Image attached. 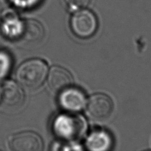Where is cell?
Wrapping results in <instances>:
<instances>
[{"instance_id": "obj_6", "label": "cell", "mask_w": 151, "mask_h": 151, "mask_svg": "<svg viewBox=\"0 0 151 151\" xmlns=\"http://www.w3.org/2000/svg\"><path fill=\"white\" fill-rule=\"evenodd\" d=\"M113 111V103L104 94L92 96L87 104L86 114L93 121L101 122L107 120Z\"/></svg>"}, {"instance_id": "obj_10", "label": "cell", "mask_w": 151, "mask_h": 151, "mask_svg": "<svg viewBox=\"0 0 151 151\" xmlns=\"http://www.w3.org/2000/svg\"><path fill=\"white\" fill-rule=\"evenodd\" d=\"M86 145L91 150H106L111 145L110 136L104 131H96L88 137Z\"/></svg>"}, {"instance_id": "obj_3", "label": "cell", "mask_w": 151, "mask_h": 151, "mask_svg": "<svg viewBox=\"0 0 151 151\" xmlns=\"http://www.w3.org/2000/svg\"><path fill=\"white\" fill-rule=\"evenodd\" d=\"M24 102L21 88L14 82L6 81L0 85V108L8 113L19 110Z\"/></svg>"}, {"instance_id": "obj_13", "label": "cell", "mask_w": 151, "mask_h": 151, "mask_svg": "<svg viewBox=\"0 0 151 151\" xmlns=\"http://www.w3.org/2000/svg\"><path fill=\"white\" fill-rule=\"evenodd\" d=\"M17 4L22 6H28L30 5L32 2H34L33 0H14Z\"/></svg>"}, {"instance_id": "obj_5", "label": "cell", "mask_w": 151, "mask_h": 151, "mask_svg": "<svg viewBox=\"0 0 151 151\" xmlns=\"http://www.w3.org/2000/svg\"><path fill=\"white\" fill-rule=\"evenodd\" d=\"M71 28L73 33L81 38L91 37L97 28V21L94 14L88 10L78 11L72 17Z\"/></svg>"}, {"instance_id": "obj_4", "label": "cell", "mask_w": 151, "mask_h": 151, "mask_svg": "<svg viewBox=\"0 0 151 151\" xmlns=\"http://www.w3.org/2000/svg\"><path fill=\"white\" fill-rule=\"evenodd\" d=\"M84 122L78 116L62 114L54 120L53 129L59 137L65 140H74L79 137L84 129Z\"/></svg>"}, {"instance_id": "obj_1", "label": "cell", "mask_w": 151, "mask_h": 151, "mask_svg": "<svg viewBox=\"0 0 151 151\" xmlns=\"http://www.w3.org/2000/svg\"><path fill=\"white\" fill-rule=\"evenodd\" d=\"M47 73V66L42 60L33 59L22 63L17 71L19 84L29 90L38 88L43 83Z\"/></svg>"}, {"instance_id": "obj_9", "label": "cell", "mask_w": 151, "mask_h": 151, "mask_svg": "<svg viewBox=\"0 0 151 151\" xmlns=\"http://www.w3.org/2000/svg\"><path fill=\"white\" fill-rule=\"evenodd\" d=\"M72 83L70 74L65 69L54 66L50 71L48 83L50 88L54 92H61L69 87Z\"/></svg>"}, {"instance_id": "obj_7", "label": "cell", "mask_w": 151, "mask_h": 151, "mask_svg": "<svg viewBox=\"0 0 151 151\" xmlns=\"http://www.w3.org/2000/svg\"><path fill=\"white\" fill-rule=\"evenodd\" d=\"M10 149L14 151H40L42 143L40 136L32 132H23L12 136L9 140Z\"/></svg>"}, {"instance_id": "obj_11", "label": "cell", "mask_w": 151, "mask_h": 151, "mask_svg": "<svg viewBox=\"0 0 151 151\" xmlns=\"http://www.w3.org/2000/svg\"><path fill=\"white\" fill-rule=\"evenodd\" d=\"M12 65L11 56L6 51L0 50V80L9 73Z\"/></svg>"}, {"instance_id": "obj_2", "label": "cell", "mask_w": 151, "mask_h": 151, "mask_svg": "<svg viewBox=\"0 0 151 151\" xmlns=\"http://www.w3.org/2000/svg\"><path fill=\"white\" fill-rule=\"evenodd\" d=\"M44 37L42 25L37 21L27 19L18 22L14 35L15 40L24 47H34L40 44Z\"/></svg>"}, {"instance_id": "obj_12", "label": "cell", "mask_w": 151, "mask_h": 151, "mask_svg": "<svg viewBox=\"0 0 151 151\" xmlns=\"http://www.w3.org/2000/svg\"><path fill=\"white\" fill-rule=\"evenodd\" d=\"M69 6L73 9L81 8L86 6L89 0H65Z\"/></svg>"}, {"instance_id": "obj_8", "label": "cell", "mask_w": 151, "mask_h": 151, "mask_svg": "<svg viewBox=\"0 0 151 151\" xmlns=\"http://www.w3.org/2000/svg\"><path fill=\"white\" fill-rule=\"evenodd\" d=\"M59 103L65 110L77 111L84 107L86 97L80 90L69 87L60 92Z\"/></svg>"}, {"instance_id": "obj_14", "label": "cell", "mask_w": 151, "mask_h": 151, "mask_svg": "<svg viewBox=\"0 0 151 151\" xmlns=\"http://www.w3.org/2000/svg\"><path fill=\"white\" fill-rule=\"evenodd\" d=\"M4 35V28L2 25L1 24V23L0 22V41L1 40L2 36Z\"/></svg>"}]
</instances>
